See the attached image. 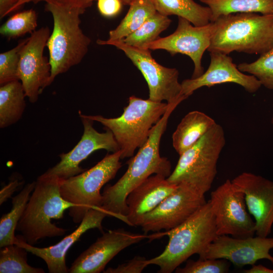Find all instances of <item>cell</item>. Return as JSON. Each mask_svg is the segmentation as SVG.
Returning a JSON list of instances; mask_svg holds the SVG:
<instances>
[{
    "label": "cell",
    "mask_w": 273,
    "mask_h": 273,
    "mask_svg": "<svg viewBox=\"0 0 273 273\" xmlns=\"http://www.w3.org/2000/svg\"><path fill=\"white\" fill-rule=\"evenodd\" d=\"M45 10L53 19V29L47 41L51 65L50 85L56 76L79 64L88 52L90 38L80 28L85 9L46 3Z\"/></svg>",
    "instance_id": "5b68a950"
},
{
    "label": "cell",
    "mask_w": 273,
    "mask_h": 273,
    "mask_svg": "<svg viewBox=\"0 0 273 273\" xmlns=\"http://www.w3.org/2000/svg\"><path fill=\"white\" fill-rule=\"evenodd\" d=\"M97 43L99 45L113 46L124 52L147 81L150 100L157 102L165 100L170 104L180 103L187 99L181 95L178 71L159 64L152 57L151 50L128 46L121 40L108 41L99 39Z\"/></svg>",
    "instance_id": "9c48e42d"
},
{
    "label": "cell",
    "mask_w": 273,
    "mask_h": 273,
    "mask_svg": "<svg viewBox=\"0 0 273 273\" xmlns=\"http://www.w3.org/2000/svg\"><path fill=\"white\" fill-rule=\"evenodd\" d=\"M22 184L18 179H13L9 183L3 186L0 191V205H2L12 196L17 190V188Z\"/></svg>",
    "instance_id": "d590c367"
},
{
    "label": "cell",
    "mask_w": 273,
    "mask_h": 273,
    "mask_svg": "<svg viewBox=\"0 0 273 273\" xmlns=\"http://www.w3.org/2000/svg\"><path fill=\"white\" fill-rule=\"evenodd\" d=\"M245 273H273V269L261 264H253L250 269H244Z\"/></svg>",
    "instance_id": "74e56055"
},
{
    "label": "cell",
    "mask_w": 273,
    "mask_h": 273,
    "mask_svg": "<svg viewBox=\"0 0 273 273\" xmlns=\"http://www.w3.org/2000/svg\"><path fill=\"white\" fill-rule=\"evenodd\" d=\"M178 18L177 27L173 33L166 37H159L145 45L143 48L151 51L163 50L172 56L181 54L189 56L194 63L192 78H195L204 73L202 59L210 44L213 23L210 22L204 26H195L185 18Z\"/></svg>",
    "instance_id": "4fadbf2b"
},
{
    "label": "cell",
    "mask_w": 273,
    "mask_h": 273,
    "mask_svg": "<svg viewBox=\"0 0 273 273\" xmlns=\"http://www.w3.org/2000/svg\"><path fill=\"white\" fill-rule=\"evenodd\" d=\"M213 23L209 52L262 55L273 47V16L236 13L219 16Z\"/></svg>",
    "instance_id": "7a4b0ae2"
},
{
    "label": "cell",
    "mask_w": 273,
    "mask_h": 273,
    "mask_svg": "<svg viewBox=\"0 0 273 273\" xmlns=\"http://www.w3.org/2000/svg\"><path fill=\"white\" fill-rule=\"evenodd\" d=\"M225 144L224 132L217 123L195 145L179 155L167 180L186 184L205 194L211 189L217 174V164Z\"/></svg>",
    "instance_id": "52a82bcc"
},
{
    "label": "cell",
    "mask_w": 273,
    "mask_h": 273,
    "mask_svg": "<svg viewBox=\"0 0 273 273\" xmlns=\"http://www.w3.org/2000/svg\"><path fill=\"white\" fill-rule=\"evenodd\" d=\"M157 12L168 16L176 15L189 21L195 26L210 22L211 12L208 7L202 6L193 0H151Z\"/></svg>",
    "instance_id": "603a6c76"
},
{
    "label": "cell",
    "mask_w": 273,
    "mask_h": 273,
    "mask_svg": "<svg viewBox=\"0 0 273 273\" xmlns=\"http://www.w3.org/2000/svg\"><path fill=\"white\" fill-rule=\"evenodd\" d=\"M35 184L36 181L27 184L18 194L11 198V210L8 213L3 214L0 219L1 248L15 244L17 242L18 239L15 235V231Z\"/></svg>",
    "instance_id": "cb8c5ba5"
},
{
    "label": "cell",
    "mask_w": 273,
    "mask_h": 273,
    "mask_svg": "<svg viewBox=\"0 0 273 273\" xmlns=\"http://www.w3.org/2000/svg\"><path fill=\"white\" fill-rule=\"evenodd\" d=\"M218 236L245 238L254 236L255 223L246 206L244 194L226 180L211 192L209 200Z\"/></svg>",
    "instance_id": "30bf717a"
},
{
    "label": "cell",
    "mask_w": 273,
    "mask_h": 273,
    "mask_svg": "<svg viewBox=\"0 0 273 273\" xmlns=\"http://www.w3.org/2000/svg\"><path fill=\"white\" fill-rule=\"evenodd\" d=\"M120 150L107 154L92 168L67 179H60V193L65 200L73 203L69 215L74 223H80L90 209L101 208L102 187L113 179L121 167Z\"/></svg>",
    "instance_id": "ba28073f"
},
{
    "label": "cell",
    "mask_w": 273,
    "mask_h": 273,
    "mask_svg": "<svg viewBox=\"0 0 273 273\" xmlns=\"http://www.w3.org/2000/svg\"><path fill=\"white\" fill-rule=\"evenodd\" d=\"M157 12L151 0H134L125 16L114 29L109 32L108 41L122 40L136 31Z\"/></svg>",
    "instance_id": "d4e9b609"
},
{
    "label": "cell",
    "mask_w": 273,
    "mask_h": 273,
    "mask_svg": "<svg viewBox=\"0 0 273 273\" xmlns=\"http://www.w3.org/2000/svg\"><path fill=\"white\" fill-rule=\"evenodd\" d=\"M108 216L101 208L89 209L85 214L78 227L71 234L66 236L57 244L47 247L39 248L27 244L18 235V244L32 254L41 258L47 265L50 273H68L66 264V255L69 249L77 241L82 235L91 229L97 228L103 232L102 222Z\"/></svg>",
    "instance_id": "d6986e66"
},
{
    "label": "cell",
    "mask_w": 273,
    "mask_h": 273,
    "mask_svg": "<svg viewBox=\"0 0 273 273\" xmlns=\"http://www.w3.org/2000/svg\"><path fill=\"white\" fill-rule=\"evenodd\" d=\"M50 35L48 27L35 30L20 52L19 79L32 103L37 102L43 89L50 85L51 67L43 51Z\"/></svg>",
    "instance_id": "7c38bea8"
},
{
    "label": "cell",
    "mask_w": 273,
    "mask_h": 273,
    "mask_svg": "<svg viewBox=\"0 0 273 273\" xmlns=\"http://www.w3.org/2000/svg\"><path fill=\"white\" fill-rule=\"evenodd\" d=\"M19 0H0V18L14 11V8Z\"/></svg>",
    "instance_id": "8d00e7d4"
},
{
    "label": "cell",
    "mask_w": 273,
    "mask_h": 273,
    "mask_svg": "<svg viewBox=\"0 0 273 273\" xmlns=\"http://www.w3.org/2000/svg\"><path fill=\"white\" fill-rule=\"evenodd\" d=\"M97 8L101 15L106 18L117 15L123 5L122 0H97Z\"/></svg>",
    "instance_id": "e575fe53"
},
{
    "label": "cell",
    "mask_w": 273,
    "mask_h": 273,
    "mask_svg": "<svg viewBox=\"0 0 273 273\" xmlns=\"http://www.w3.org/2000/svg\"><path fill=\"white\" fill-rule=\"evenodd\" d=\"M178 104H169L167 110L153 128L147 142L127 161L128 167L124 174L113 185L105 187L101 208L108 216L124 222L127 213L126 200L129 194L153 174L167 178L171 173L170 162L160 156L159 148L169 117Z\"/></svg>",
    "instance_id": "6da1fadb"
},
{
    "label": "cell",
    "mask_w": 273,
    "mask_h": 273,
    "mask_svg": "<svg viewBox=\"0 0 273 273\" xmlns=\"http://www.w3.org/2000/svg\"><path fill=\"white\" fill-rule=\"evenodd\" d=\"M232 182L242 192L249 213L254 218L255 234L266 237L273 225V181L251 172H244Z\"/></svg>",
    "instance_id": "e0dca14e"
},
{
    "label": "cell",
    "mask_w": 273,
    "mask_h": 273,
    "mask_svg": "<svg viewBox=\"0 0 273 273\" xmlns=\"http://www.w3.org/2000/svg\"><path fill=\"white\" fill-rule=\"evenodd\" d=\"M36 27V12L30 9L12 16L1 26L0 33L9 38H16L27 33L31 34Z\"/></svg>",
    "instance_id": "f1b7e54d"
},
{
    "label": "cell",
    "mask_w": 273,
    "mask_h": 273,
    "mask_svg": "<svg viewBox=\"0 0 273 273\" xmlns=\"http://www.w3.org/2000/svg\"><path fill=\"white\" fill-rule=\"evenodd\" d=\"M238 68L254 76L266 88L273 89V47L251 63H242Z\"/></svg>",
    "instance_id": "f546056e"
},
{
    "label": "cell",
    "mask_w": 273,
    "mask_h": 273,
    "mask_svg": "<svg viewBox=\"0 0 273 273\" xmlns=\"http://www.w3.org/2000/svg\"><path fill=\"white\" fill-rule=\"evenodd\" d=\"M148 259L144 257L135 256L126 262L118 265L116 267H109L105 273H141L149 265Z\"/></svg>",
    "instance_id": "836d02e7"
},
{
    "label": "cell",
    "mask_w": 273,
    "mask_h": 273,
    "mask_svg": "<svg viewBox=\"0 0 273 273\" xmlns=\"http://www.w3.org/2000/svg\"><path fill=\"white\" fill-rule=\"evenodd\" d=\"M210 57V64L205 72L199 77L185 79L181 83V96L187 98L201 87H210L225 83L240 85L250 93L256 92L262 86L254 76L241 71L228 55L211 52Z\"/></svg>",
    "instance_id": "ac0fdd59"
},
{
    "label": "cell",
    "mask_w": 273,
    "mask_h": 273,
    "mask_svg": "<svg viewBox=\"0 0 273 273\" xmlns=\"http://www.w3.org/2000/svg\"><path fill=\"white\" fill-rule=\"evenodd\" d=\"M272 108H273V103H272ZM271 123L273 125V111H272V114L271 118Z\"/></svg>",
    "instance_id": "f35d334b"
},
{
    "label": "cell",
    "mask_w": 273,
    "mask_h": 273,
    "mask_svg": "<svg viewBox=\"0 0 273 273\" xmlns=\"http://www.w3.org/2000/svg\"><path fill=\"white\" fill-rule=\"evenodd\" d=\"M27 38L21 40L15 48L0 54V85L14 80H19L20 52Z\"/></svg>",
    "instance_id": "4dcf8cb0"
},
{
    "label": "cell",
    "mask_w": 273,
    "mask_h": 273,
    "mask_svg": "<svg viewBox=\"0 0 273 273\" xmlns=\"http://www.w3.org/2000/svg\"><path fill=\"white\" fill-rule=\"evenodd\" d=\"M74 204L60 193V179L41 174L36 181L25 211L16 228L24 241L34 245L42 239L62 236L66 230L52 223L63 218L64 211Z\"/></svg>",
    "instance_id": "3957f363"
},
{
    "label": "cell",
    "mask_w": 273,
    "mask_h": 273,
    "mask_svg": "<svg viewBox=\"0 0 273 273\" xmlns=\"http://www.w3.org/2000/svg\"><path fill=\"white\" fill-rule=\"evenodd\" d=\"M177 187V185L170 184L162 175H151L128 195L126 200L127 213L124 222L130 226H139L143 217L154 209Z\"/></svg>",
    "instance_id": "ffe728a7"
},
{
    "label": "cell",
    "mask_w": 273,
    "mask_h": 273,
    "mask_svg": "<svg viewBox=\"0 0 273 273\" xmlns=\"http://www.w3.org/2000/svg\"><path fill=\"white\" fill-rule=\"evenodd\" d=\"M272 16H273V13H272Z\"/></svg>",
    "instance_id": "ab89813d"
},
{
    "label": "cell",
    "mask_w": 273,
    "mask_h": 273,
    "mask_svg": "<svg viewBox=\"0 0 273 273\" xmlns=\"http://www.w3.org/2000/svg\"><path fill=\"white\" fill-rule=\"evenodd\" d=\"M79 116L83 126L81 139L70 151L60 154V162L42 174L43 175L67 179L85 171L80 166V164L95 151L106 150L114 153L119 150V147L110 130L106 129L105 132H99L93 127L94 121L81 114L80 111Z\"/></svg>",
    "instance_id": "5bb4252c"
},
{
    "label": "cell",
    "mask_w": 273,
    "mask_h": 273,
    "mask_svg": "<svg viewBox=\"0 0 273 273\" xmlns=\"http://www.w3.org/2000/svg\"><path fill=\"white\" fill-rule=\"evenodd\" d=\"M95 1L96 0H19L15 7V10H18L27 3L33 2L36 4L41 2L64 7H79L86 10V8L92 6ZM134 1L122 0L123 5L129 6Z\"/></svg>",
    "instance_id": "d6a6232c"
},
{
    "label": "cell",
    "mask_w": 273,
    "mask_h": 273,
    "mask_svg": "<svg viewBox=\"0 0 273 273\" xmlns=\"http://www.w3.org/2000/svg\"><path fill=\"white\" fill-rule=\"evenodd\" d=\"M122 114L116 118L85 115L101 123L113 133L121 151V159L131 157L148 140L154 126L167 110L169 104L129 97Z\"/></svg>",
    "instance_id": "8992f818"
},
{
    "label": "cell",
    "mask_w": 273,
    "mask_h": 273,
    "mask_svg": "<svg viewBox=\"0 0 273 273\" xmlns=\"http://www.w3.org/2000/svg\"><path fill=\"white\" fill-rule=\"evenodd\" d=\"M216 122L205 113L193 111L187 113L172 136V146L179 155L195 145Z\"/></svg>",
    "instance_id": "44dd1931"
},
{
    "label": "cell",
    "mask_w": 273,
    "mask_h": 273,
    "mask_svg": "<svg viewBox=\"0 0 273 273\" xmlns=\"http://www.w3.org/2000/svg\"><path fill=\"white\" fill-rule=\"evenodd\" d=\"M171 22L168 16L157 12L136 31L121 40L128 46L143 48L145 45L159 38L160 34L169 27Z\"/></svg>",
    "instance_id": "4316f807"
},
{
    "label": "cell",
    "mask_w": 273,
    "mask_h": 273,
    "mask_svg": "<svg viewBox=\"0 0 273 273\" xmlns=\"http://www.w3.org/2000/svg\"><path fill=\"white\" fill-rule=\"evenodd\" d=\"M183 267L175 270L176 273H226L229 271L230 262L224 259L199 258L188 259Z\"/></svg>",
    "instance_id": "1f68e13d"
},
{
    "label": "cell",
    "mask_w": 273,
    "mask_h": 273,
    "mask_svg": "<svg viewBox=\"0 0 273 273\" xmlns=\"http://www.w3.org/2000/svg\"><path fill=\"white\" fill-rule=\"evenodd\" d=\"M273 237L256 236L238 238L218 236L199 258L224 259L237 267L252 265L259 260L267 259L273 264Z\"/></svg>",
    "instance_id": "9a60e30c"
},
{
    "label": "cell",
    "mask_w": 273,
    "mask_h": 273,
    "mask_svg": "<svg viewBox=\"0 0 273 273\" xmlns=\"http://www.w3.org/2000/svg\"><path fill=\"white\" fill-rule=\"evenodd\" d=\"M211 10L210 22L219 16L236 13H273V0H199Z\"/></svg>",
    "instance_id": "484cf974"
},
{
    "label": "cell",
    "mask_w": 273,
    "mask_h": 273,
    "mask_svg": "<svg viewBox=\"0 0 273 273\" xmlns=\"http://www.w3.org/2000/svg\"><path fill=\"white\" fill-rule=\"evenodd\" d=\"M162 234L168 236V244L148 262L159 267L158 272L171 273L193 255H201L218 236L209 201L181 224Z\"/></svg>",
    "instance_id": "277c9868"
},
{
    "label": "cell",
    "mask_w": 273,
    "mask_h": 273,
    "mask_svg": "<svg viewBox=\"0 0 273 273\" xmlns=\"http://www.w3.org/2000/svg\"><path fill=\"white\" fill-rule=\"evenodd\" d=\"M27 252L18 244L5 246L0 251L1 273H44L41 268L30 266L27 262Z\"/></svg>",
    "instance_id": "83f0119b"
},
{
    "label": "cell",
    "mask_w": 273,
    "mask_h": 273,
    "mask_svg": "<svg viewBox=\"0 0 273 273\" xmlns=\"http://www.w3.org/2000/svg\"><path fill=\"white\" fill-rule=\"evenodd\" d=\"M151 236L135 234L124 229L109 230L82 252L69 268L70 273H100L108 262L126 248Z\"/></svg>",
    "instance_id": "2e32d148"
},
{
    "label": "cell",
    "mask_w": 273,
    "mask_h": 273,
    "mask_svg": "<svg viewBox=\"0 0 273 273\" xmlns=\"http://www.w3.org/2000/svg\"><path fill=\"white\" fill-rule=\"evenodd\" d=\"M25 97L22 84L18 80L1 85V128L12 125L20 119L26 107Z\"/></svg>",
    "instance_id": "7402d4cb"
},
{
    "label": "cell",
    "mask_w": 273,
    "mask_h": 273,
    "mask_svg": "<svg viewBox=\"0 0 273 273\" xmlns=\"http://www.w3.org/2000/svg\"><path fill=\"white\" fill-rule=\"evenodd\" d=\"M206 202L205 194L186 184H179L174 192L143 217L139 226L145 234L170 230L183 223Z\"/></svg>",
    "instance_id": "8fae6325"
}]
</instances>
